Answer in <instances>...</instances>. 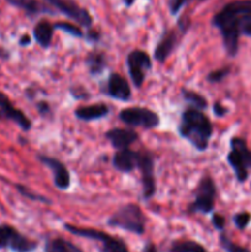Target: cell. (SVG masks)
Returning <instances> with one entry per match:
<instances>
[{
  "instance_id": "obj_29",
  "label": "cell",
  "mask_w": 251,
  "mask_h": 252,
  "mask_svg": "<svg viewBox=\"0 0 251 252\" xmlns=\"http://www.w3.org/2000/svg\"><path fill=\"white\" fill-rule=\"evenodd\" d=\"M16 189H19V192L22 194V196L27 197V198L32 199V201L42 202V203H51V201H49L48 198H46V197L41 196V194L34 193V192H31L29 189H27V187L22 186V185H17Z\"/></svg>"
},
{
  "instance_id": "obj_37",
  "label": "cell",
  "mask_w": 251,
  "mask_h": 252,
  "mask_svg": "<svg viewBox=\"0 0 251 252\" xmlns=\"http://www.w3.org/2000/svg\"><path fill=\"white\" fill-rule=\"evenodd\" d=\"M20 46H29L30 43H31V37L29 36V34H24V36L20 38Z\"/></svg>"
},
{
  "instance_id": "obj_16",
  "label": "cell",
  "mask_w": 251,
  "mask_h": 252,
  "mask_svg": "<svg viewBox=\"0 0 251 252\" xmlns=\"http://www.w3.org/2000/svg\"><path fill=\"white\" fill-rule=\"evenodd\" d=\"M106 91H107L108 96L120 101H128L132 95L128 81L117 73H113L108 76L107 90Z\"/></svg>"
},
{
  "instance_id": "obj_27",
  "label": "cell",
  "mask_w": 251,
  "mask_h": 252,
  "mask_svg": "<svg viewBox=\"0 0 251 252\" xmlns=\"http://www.w3.org/2000/svg\"><path fill=\"white\" fill-rule=\"evenodd\" d=\"M233 220L239 230H244L251 221V214L249 212H239V213L234 216Z\"/></svg>"
},
{
  "instance_id": "obj_4",
  "label": "cell",
  "mask_w": 251,
  "mask_h": 252,
  "mask_svg": "<svg viewBox=\"0 0 251 252\" xmlns=\"http://www.w3.org/2000/svg\"><path fill=\"white\" fill-rule=\"evenodd\" d=\"M230 152L228 153L229 165L235 174L239 182H245L249 177V170H251V150L244 138H231Z\"/></svg>"
},
{
  "instance_id": "obj_23",
  "label": "cell",
  "mask_w": 251,
  "mask_h": 252,
  "mask_svg": "<svg viewBox=\"0 0 251 252\" xmlns=\"http://www.w3.org/2000/svg\"><path fill=\"white\" fill-rule=\"evenodd\" d=\"M169 252H207V250L197 241L180 240L172 243Z\"/></svg>"
},
{
  "instance_id": "obj_17",
  "label": "cell",
  "mask_w": 251,
  "mask_h": 252,
  "mask_svg": "<svg viewBox=\"0 0 251 252\" xmlns=\"http://www.w3.org/2000/svg\"><path fill=\"white\" fill-rule=\"evenodd\" d=\"M140 152H134L130 149L118 150L113 155L112 164L116 170L121 172H132L133 170L138 169L139 164Z\"/></svg>"
},
{
  "instance_id": "obj_5",
  "label": "cell",
  "mask_w": 251,
  "mask_h": 252,
  "mask_svg": "<svg viewBox=\"0 0 251 252\" xmlns=\"http://www.w3.org/2000/svg\"><path fill=\"white\" fill-rule=\"evenodd\" d=\"M64 228L73 235L98 241L101 244V252H129L125 241L115 238L105 231L91 228H80V226L71 225V224H65Z\"/></svg>"
},
{
  "instance_id": "obj_20",
  "label": "cell",
  "mask_w": 251,
  "mask_h": 252,
  "mask_svg": "<svg viewBox=\"0 0 251 252\" xmlns=\"http://www.w3.org/2000/svg\"><path fill=\"white\" fill-rule=\"evenodd\" d=\"M54 25H52L48 20H41L37 22V25L33 29V37L37 43L42 48H48L52 43L53 38Z\"/></svg>"
},
{
  "instance_id": "obj_9",
  "label": "cell",
  "mask_w": 251,
  "mask_h": 252,
  "mask_svg": "<svg viewBox=\"0 0 251 252\" xmlns=\"http://www.w3.org/2000/svg\"><path fill=\"white\" fill-rule=\"evenodd\" d=\"M37 243L22 235L12 226L0 225V249H10L14 252H32L36 250Z\"/></svg>"
},
{
  "instance_id": "obj_26",
  "label": "cell",
  "mask_w": 251,
  "mask_h": 252,
  "mask_svg": "<svg viewBox=\"0 0 251 252\" xmlns=\"http://www.w3.org/2000/svg\"><path fill=\"white\" fill-rule=\"evenodd\" d=\"M54 29L62 30V31L71 34V36L79 37V38L84 37V32L81 31L80 27H78L76 25H74V24H69V22H63V21L57 22V24H54Z\"/></svg>"
},
{
  "instance_id": "obj_10",
  "label": "cell",
  "mask_w": 251,
  "mask_h": 252,
  "mask_svg": "<svg viewBox=\"0 0 251 252\" xmlns=\"http://www.w3.org/2000/svg\"><path fill=\"white\" fill-rule=\"evenodd\" d=\"M128 73L135 88H140L145 80V74L152 69V59L149 54L140 49H134L127 57Z\"/></svg>"
},
{
  "instance_id": "obj_18",
  "label": "cell",
  "mask_w": 251,
  "mask_h": 252,
  "mask_svg": "<svg viewBox=\"0 0 251 252\" xmlns=\"http://www.w3.org/2000/svg\"><path fill=\"white\" fill-rule=\"evenodd\" d=\"M6 1L11 4L12 6H16L19 9L24 10L31 17L41 14H47V12L48 14H53L54 12L48 5L39 1V0H6Z\"/></svg>"
},
{
  "instance_id": "obj_35",
  "label": "cell",
  "mask_w": 251,
  "mask_h": 252,
  "mask_svg": "<svg viewBox=\"0 0 251 252\" xmlns=\"http://www.w3.org/2000/svg\"><path fill=\"white\" fill-rule=\"evenodd\" d=\"M37 110H38V112L41 113V115H46L49 111L48 103L44 102V101H41V102L37 103Z\"/></svg>"
},
{
  "instance_id": "obj_33",
  "label": "cell",
  "mask_w": 251,
  "mask_h": 252,
  "mask_svg": "<svg viewBox=\"0 0 251 252\" xmlns=\"http://www.w3.org/2000/svg\"><path fill=\"white\" fill-rule=\"evenodd\" d=\"M213 112L217 117H223V116H225L228 113V108L221 105L220 102H216L213 106Z\"/></svg>"
},
{
  "instance_id": "obj_36",
  "label": "cell",
  "mask_w": 251,
  "mask_h": 252,
  "mask_svg": "<svg viewBox=\"0 0 251 252\" xmlns=\"http://www.w3.org/2000/svg\"><path fill=\"white\" fill-rule=\"evenodd\" d=\"M86 37H88V39H91V41L96 42V41H98V37H100V34H98V32L90 30V31L88 32V34H86Z\"/></svg>"
},
{
  "instance_id": "obj_30",
  "label": "cell",
  "mask_w": 251,
  "mask_h": 252,
  "mask_svg": "<svg viewBox=\"0 0 251 252\" xmlns=\"http://www.w3.org/2000/svg\"><path fill=\"white\" fill-rule=\"evenodd\" d=\"M239 33L240 36L251 37V14L246 15L243 20H241L240 25H239Z\"/></svg>"
},
{
  "instance_id": "obj_39",
  "label": "cell",
  "mask_w": 251,
  "mask_h": 252,
  "mask_svg": "<svg viewBox=\"0 0 251 252\" xmlns=\"http://www.w3.org/2000/svg\"><path fill=\"white\" fill-rule=\"evenodd\" d=\"M122 1L125 2V5H126V6H128V7H129V6H132L133 4H134V1H135V0H122Z\"/></svg>"
},
{
  "instance_id": "obj_2",
  "label": "cell",
  "mask_w": 251,
  "mask_h": 252,
  "mask_svg": "<svg viewBox=\"0 0 251 252\" xmlns=\"http://www.w3.org/2000/svg\"><path fill=\"white\" fill-rule=\"evenodd\" d=\"M179 133L198 152H204L208 148L209 139L213 134V126L202 111L189 107L182 113Z\"/></svg>"
},
{
  "instance_id": "obj_6",
  "label": "cell",
  "mask_w": 251,
  "mask_h": 252,
  "mask_svg": "<svg viewBox=\"0 0 251 252\" xmlns=\"http://www.w3.org/2000/svg\"><path fill=\"white\" fill-rule=\"evenodd\" d=\"M216 193V185L212 177L208 175L202 176L194 189V201L188 207L189 213H212L214 209Z\"/></svg>"
},
{
  "instance_id": "obj_22",
  "label": "cell",
  "mask_w": 251,
  "mask_h": 252,
  "mask_svg": "<svg viewBox=\"0 0 251 252\" xmlns=\"http://www.w3.org/2000/svg\"><path fill=\"white\" fill-rule=\"evenodd\" d=\"M44 252H83L78 246L62 238L51 239L47 241Z\"/></svg>"
},
{
  "instance_id": "obj_24",
  "label": "cell",
  "mask_w": 251,
  "mask_h": 252,
  "mask_svg": "<svg viewBox=\"0 0 251 252\" xmlns=\"http://www.w3.org/2000/svg\"><path fill=\"white\" fill-rule=\"evenodd\" d=\"M182 96H184V100L187 101L189 103L192 108H196V110H204L208 106V102H207L206 98L202 95H199L196 91L188 90V89H182L181 90Z\"/></svg>"
},
{
  "instance_id": "obj_14",
  "label": "cell",
  "mask_w": 251,
  "mask_h": 252,
  "mask_svg": "<svg viewBox=\"0 0 251 252\" xmlns=\"http://www.w3.org/2000/svg\"><path fill=\"white\" fill-rule=\"evenodd\" d=\"M38 159L53 172L54 186L58 189H68L70 186V174H69L65 165L59 160L51 157H46V155H39Z\"/></svg>"
},
{
  "instance_id": "obj_32",
  "label": "cell",
  "mask_w": 251,
  "mask_h": 252,
  "mask_svg": "<svg viewBox=\"0 0 251 252\" xmlns=\"http://www.w3.org/2000/svg\"><path fill=\"white\" fill-rule=\"evenodd\" d=\"M212 224H213V226L217 230H224V228H225V218H224L221 214L214 213L213 216H212Z\"/></svg>"
},
{
  "instance_id": "obj_31",
  "label": "cell",
  "mask_w": 251,
  "mask_h": 252,
  "mask_svg": "<svg viewBox=\"0 0 251 252\" xmlns=\"http://www.w3.org/2000/svg\"><path fill=\"white\" fill-rule=\"evenodd\" d=\"M191 0H169V9L171 15H177L180 10L182 9L185 4H187ZM199 1H203V0H199Z\"/></svg>"
},
{
  "instance_id": "obj_38",
  "label": "cell",
  "mask_w": 251,
  "mask_h": 252,
  "mask_svg": "<svg viewBox=\"0 0 251 252\" xmlns=\"http://www.w3.org/2000/svg\"><path fill=\"white\" fill-rule=\"evenodd\" d=\"M143 252H157V246H155L153 243H148L147 245H145V248H144V250H143Z\"/></svg>"
},
{
  "instance_id": "obj_1",
  "label": "cell",
  "mask_w": 251,
  "mask_h": 252,
  "mask_svg": "<svg viewBox=\"0 0 251 252\" xmlns=\"http://www.w3.org/2000/svg\"><path fill=\"white\" fill-rule=\"evenodd\" d=\"M251 14V0H234L221 7L212 19V24L219 30L224 48L230 57L239 51V25L246 15Z\"/></svg>"
},
{
  "instance_id": "obj_8",
  "label": "cell",
  "mask_w": 251,
  "mask_h": 252,
  "mask_svg": "<svg viewBox=\"0 0 251 252\" xmlns=\"http://www.w3.org/2000/svg\"><path fill=\"white\" fill-rule=\"evenodd\" d=\"M120 120L130 127H142L152 129L159 126L160 118L157 113L145 107H129L120 112Z\"/></svg>"
},
{
  "instance_id": "obj_12",
  "label": "cell",
  "mask_w": 251,
  "mask_h": 252,
  "mask_svg": "<svg viewBox=\"0 0 251 252\" xmlns=\"http://www.w3.org/2000/svg\"><path fill=\"white\" fill-rule=\"evenodd\" d=\"M138 170L142 174L143 185V197L144 199H149L154 196L157 191L155 186V172H154V158L148 152H140L139 164Z\"/></svg>"
},
{
  "instance_id": "obj_7",
  "label": "cell",
  "mask_w": 251,
  "mask_h": 252,
  "mask_svg": "<svg viewBox=\"0 0 251 252\" xmlns=\"http://www.w3.org/2000/svg\"><path fill=\"white\" fill-rule=\"evenodd\" d=\"M189 26L188 20H180L177 24L176 29L167 30L162 33L161 38L157 42V47L154 51V57L157 62H165L169 58L170 54L176 49L179 46L180 41H181L182 36L186 33L187 29Z\"/></svg>"
},
{
  "instance_id": "obj_11",
  "label": "cell",
  "mask_w": 251,
  "mask_h": 252,
  "mask_svg": "<svg viewBox=\"0 0 251 252\" xmlns=\"http://www.w3.org/2000/svg\"><path fill=\"white\" fill-rule=\"evenodd\" d=\"M46 1L81 26L89 29L93 25V16L90 12L85 7L80 6L75 0H46Z\"/></svg>"
},
{
  "instance_id": "obj_3",
  "label": "cell",
  "mask_w": 251,
  "mask_h": 252,
  "mask_svg": "<svg viewBox=\"0 0 251 252\" xmlns=\"http://www.w3.org/2000/svg\"><path fill=\"white\" fill-rule=\"evenodd\" d=\"M107 224L129 233L142 235L145 231V216L138 204L129 203L122 206L108 218Z\"/></svg>"
},
{
  "instance_id": "obj_13",
  "label": "cell",
  "mask_w": 251,
  "mask_h": 252,
  "mask_svg": "<svg viewBox=\"0 0 251 252\" xmlns=\"http://www.w3.org/2000/svg\"><path fill=\"white\" fill-rule=\"evenodd\" d=\"M0 118L12 121L22 130H26V132L31 129L32 127V122L29 120V117L22 111L15 108L9 97L2 93H0Z\"/></svg>"
},
{
  "instance_id": "obj_25",
  "label": "cell",
  "mask_w": 251,
  "mask_h": 252,
  "mask_svg": "<svg viewBox=\"0 0 251 252\" xmlns=\"http://www.w3.org/2000/svg\"><path fill=\"white\" fill-rule=\"evenodd\" d=\"M219 243H220L221 249L225 252H251L249 249L243 248V246L231 241L224 233H221L220 236H219Z\"/></svg>"
},
{
  "instance_id": "obj_15",
  "label": "cell",
  "mask_w": 251,
  "mask_h": 252,
  "mask_svg": "<svg viewBox=\"0 0 251 252\" xmlns=\"http://www.w3.org/2000/svg\"><path fill=\"white\" fill-rule=\"evenodd\" d=\"M106 139L117 150L129 149L130 145L138 140V134L132 129L127 128H113L106 132Z\"/></svg>"
},
{
  "instance_id": "obj_28",
  "label": "cell",
  "mask_w": 251,
  "mask_h": 252,
  "mask_svg": "<svg viewBox=\"0 0 251 252\" xmlns=\"http://www.w3.org/2000/svg\"><path fill=\"white\" fill-rule=\"evenodd\" d=\"M229 74H230V68H229V66L217 69V70L211 71V73L207 75V80H208L209 83H219V81L224 80Z\"/></svg>"
},
{
  "instance_id": "obj_19",
  "label": "cell",
  "mask_w": 251,
  "mask_h": 252,
  "mask_svg": "<svg viewBox=\"0 0 251 252\" xmlns=\"http://www.w3.org/2000/svg\"><path fill=\"white\" fill-rule=\"evenodd\" d=\"M108 112H110V108H108L107 105L96 103V105H89L79 107L78 110L75 111V117L78 118V120L90 122V121H96L105 117V116L108 115Z\"/></svg>"
},
{
  "instance_id": "obj_34",
  "label": "cell",
  "mask_w": 251,
  "mask_h": 252,
  "mask_svg": "<svg viewBox=\"0 0 251 252\" xmlns=\"http://www.w3.org/2000/svg\"><path fill=\"white\" fill-rule=\"evenodd\" d=\"M70 93H71V95H73L75 98H88L86 96L89 95L88 93L83 91V89H81V88H73L70 90Z\"/></svg>"
},
{
  "instance_id": "obj_21",
  "label": "cell",
  "mask_w": 251,
  "mask_h": 252,
  "mask_svg": "<svg viewBox=\"0 0 251 252\" xmlns=\"http://www.w3.org/2000/svg\"><path fill=\"white\" fill-rule=\"evenodd\" d=\"M85 63L91 75H98L106 68V57L102 52H91L86 56Z\"/></svg>"
}]
</instances>
